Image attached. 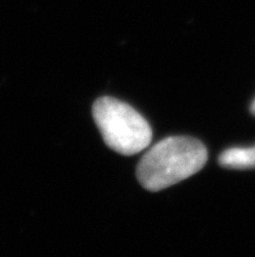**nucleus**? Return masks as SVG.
Listing matches in <instances>:
<instances>
[{"mask_svg":"<svg viewBox=\"0 0 255 257\" xmlns=\"http://www.w3.org/2000/svg\"><path fill=\"white\" fill-rule=\"evenodd\" d=\"M207 149L191 137H167L143 156L137 169L139 183L156 192L171 187L203 169Z\"/></svg>","mask_w":255,"mask_h":257,"instance_id":"f257e3e1","label":"nucleus"},{"mask_svg":"<svg viewBox=\"0 0 255 257\" xmlns=\"http://www.w3.org/2000/svg\"><path fill=\"white\" fill-rule=\"evenodd\" d=\"M251 111H252V112H254V114H255V102H254V103H252V107H251Z\"/></svg>","mask_w":255,"mask_h":257,"instance_id":"20e7f679","label":"nucleus"},{"mask_svg":"<svg viewBox=\"0 0 255 257\" xmlns=\"http://www.w3.org/2000/svg\"><path fill=\"white\" fill-rule=\"evenodd\" d=\"M220 165L232 169H247L255 167V147L232 148L225 150L219 158Z\"/></svg>","mask_w":255,"mask_h":257,"instance_id":"7ed1b4c3","label":"nucleus"},{"mask_svg":"<svg viewBox=\"0 0 255 257\" xmlns=\"http://www.w3.org/2000/svg\"><path fill=\"white\" fill-rule=\"evenodd\" d=\"M94 120L104 143L124 156L136 154L151 143L152 131L145 117L116 98H99L93 106Z\"/></svg>","mask_w":255,"mask_h":257,"instance_id":"f03ea898","label":"nucleus"}]
</instances>
